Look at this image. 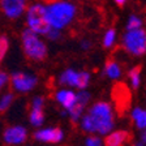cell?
<instances>
[{
	"label": "cell",
	"mask_w": 146,
	"mask_h": 146,
	"mask_svg": "<svg viewBox=\"0 0 146 146\" xmlns=\"http://www.w3.org/2000/svg\"><path fill=\"white\" fill-rule=\"evenodd\" d=\"M56 99L64 108L69 110L73 106V103L76 102V94L70 90H60L56 94Z\"/></svg>",
	"instance_id": "cell-13"
},
{
	"label": "cell",
	"mask_w": 146,
	"mask_h": 146,
	"mask_svg": "<svg viewBox=\"0 0 146 146\" xmlns=\"http://www.w3.org/2000/svg\"><path fill=\"white\" fill-rule=\"evenodd\" d=\"M104 72H106V74L108 77H111V78H119L120 74H121V70H120L119 64L116 63L115 60H112V59H108V60L106 61Z\"/></svg>",
	"instance_id": "cell-16"
},
{
	"label": "cell",
	"mask_w": 146,
	"mask_h": 146,
	"mask_svg": "<svg viewBox=\"0 0 146 146\" xmlns=\"http://www.w3.org/2000/svg\"><path fill=\"white\" fill-rule=\"evenodd\" d=\"M141 27V20L136 16H132L128 21V25H127V29L128 30H134V29H138Z\"/></svg>",
	"instance_id": "cell-23"
},
{
	"label": "cell",
	"mask_w": 146,
	"mask_h": 146,
	"mask_svg": "<svg viewBox=\"0 0 146 146\" xmlns=\"http://www.w3.org/2000/svg\"><path fill=\"white\" fill-rule=\"evenodd\" d=\"M86 146H102V142H100V140L98 137L91 136L86 140Z\"/></svg>",
	"instance_id": "cell-24"
},
{
	"label": "cell",
	"mask_w": 146,
	"mask_h": 146,
	"mask_svg": "<svg viewBox=\"0 0 146 146\" xmlns=\"http://www.w3.org/2000/svg\"><path fill=\"white\" fill-rule=\"evenodd\" d=\"M90 81V74L88 72H78V80H77V86L78 89H85L89 85Z\"/></svg>",
	"instance_id": "cell-20"
},
{
	"label": "cell",
	"mask_w": 146,
	"mask_h": 146,
	"mask_svg": "<svg viewBox=\"0 0 146 146\" xmlns=\"http://www.w3.org/2000/svg\"><path fill=\"white\" fill-rule=\"evenodd\" d=\"M8 47H9V43H8L7 36H4V35L0 36V61L4 59L7 51H8Z\"/></svg>",
	"instance_id": "cell-22"
},
{
	"label": "cell",
	"mask_w": 146,
	"mask_h": 146,
	"mask_svg": "<svg viewBox=\"0 0 146 146\" xmlns=\"http://www.w3.org/2000/svg\"><path fill=\"white\" fill-rule=\"evenodd\" d=\"M131 138V134L127 131H116L110 133L104 140V146H123Z\"/></svg>",
	"instance_id": "cell-12"
},
{
	"label": "cell",
	"mask_w": 146,
	"mask_h": 146,
	"mask_svg": "<svg viewBox=\"0 0 146 146\" xmlns=\"http://www.w3.org/2000/svg\"><path fill=\"white\" fill-rule=\"evenodd\" d=\"M141 69H142V67L138 65V67H134L133 69H131V72H129V78H131V81H132V86H133V89H138V86H140Z\"/></svg>",
	"instance_id": "cell-18"
},
{
	"label": "cell",
	"mask_w": 146,
	"mask_h": 146,
	"mask_svg": "<svg viewBox=\"0 0 146 146\" xmlns=\"http://www.w3.org/2000/svg\"><path fill=\"white\" fill-rule=\"evenodd\" d=\"M27 137V132L24 127H11L4 132V140L9 145L22 143Z\"/></svg>",
	"instance_id": "cell-10"
},
{
	"label": "cell",
	"mask_w": 146,
	"mask_h": 146,
	"mask_svg": "<svg viewBox=\"0 0 146 146\" xmlns=\"http://www.w3.org/2000/svg\"><path fill=\"white\" fill-rule=\"evenodd\" d=\"M123 46L127 52L134 56H142L146 54V30L138 27L134 30H128L124 35Z\"/></svg>",
	"instance_id": "cell-4"
},
{
	"label": "cell",
	"mask_w": 146,
	"mask_h": 146,
	"mask_svg": "<svg viewBox=\"0 0 146 146\" xmlns=\"http://www.w3.org/2000/svg\"><path fill=\"white\" fill-rule=\"evenodd\" d=\"M44 104V99L42 97H35L33 99V108H42Z\"/></svg>",
	"instance_id": "cell-25"
},
{
	"label": "cell",
	"mask_w": 146,
	"mask_h": 146,
	"mask_svg": "<svg viewBox=\"0 0 146 146\" xmlns=\"http://www.w3.org/2000/svg\"><path fill=\"white\" fill-rule=\"evenodd\" d=\"M134 146H146V145H145V143H142V142H140V143H136Z\"/></svg>",
	"instance_id": "cell-31"
},
{
	"label": "cell",
	"mask_w": 146,
	"mask_h": 146,
	"mask_svg": "<svg viewBox=\"0 0 146 146\" xmlns=\"http://www.w3.org/2000/svg\"><path fill=\"white\" fill-rule=\"evenodd\" d=\"M11 82H12L13 88L18 91H29L36 85V78L25 73H15L11 77Z\"/></svg>",
	"instance_id": "cell-8"
},
{
	"label": "cell",
	"mask_w": 146,
	"mask_h": 146,
	"mask_svg": "<svg viewBox=\"0 0 146 146\" xmlns=\"http://www.w3.org/2000/svg\"><path fill=\"white\" fill-rule=\"evenodd\" d=\"M46 35L48 36L50 39L55 40V39H59V36H60V33H59L58 30H55V29H52V27H51V30H50L48 33L46 34Z\"/></svg>",
	"instance_id": "cell-27"
},
{
	"label": "cell",
	"mask_w": 146,
	"mask_h": 146,
	"mask_svg": "<svg viewBox=\"0 0 146 146\" xmlns=\"http://www.w3.org/2000/svg\"><path fill=\"white\" fill-rule=\"evenodd\" d=\"M89 99H90V94L86 91H80L78 94H76V102L73 103V106L68 110V112L70 115L73 123H76L80 119V116L82 115L84 110H85L86 104H88Z\"/></svg>",
	"instance_id": "cell-9"
},
{
	"label": "cell",
	"mask_w": 146,
	"mask_h": 146,
	"mask_svg": "<svg viewBox=\"0 0 146 146\" xmlns=\"http://www.w3.org/2000/svg\"><path fill=\"white\" fill-rule=\"evenodd\" d=\"M112 99L116 104V108L124 111L131 103V90L125 84H116L112 89Z\"/></svg>",
	"instance_id": "cell-6"
},
{
	"label": "cell",
	"mask_w": 146,
	"mask_h": 146,
	"mask_svg": "<svg viewBox=\"0 0 146 146\" xmlns=\"http://www.w3.org/2000/svg\"><path fill=\"white\" fill-rule=\"evenodd\" d=\"M46 9V16L51 27L61 29L67 26L76 15V8L67 1H51Z\"/></svg>",
	"instance_id": "cell-2"
},
{
	"label": "cell",
	"mask_w": 146,
	"mask_h": 146,
	"mask_svg": "<svg viewBox=\"0 0 146 146\" xmlns=\"http://www.w3.org/2000/svg\"><path fill=\"white\" fill-rule=\"evenodd\" d=\"M13 94L12 93H7L5 95H3V98L0 99V113L5 112L9 108V106L12 104L13 102Z\"/></svg>",
	"instance_id": "cell-19"
},
{
	"label": "cell",
	"mask_w": 146,
	"mask_h": 146,
	"mask_svg": "<svg viewBox=\"0 0 146 146\" xmlns=\"http://www.w3.org/2000/svg\"><path fill=\"white\" fill-rule=\"evenodd\" d=\"M22 47L24 52L29 59L35 61H42L47 58V47L38 38L33 30H25L22 33Z\"/></svg>",
	"instance_id": "cell-3"
},
{
	"label": "cell",
	"mask_w": 146,
	"mask_h": 146,
	"mask_svg": "<svg viewBox=\"0 0 146 146\" xmlns=\"http://www.w3.org/2000/svg\"><path fill=\"white\" fill-rule=\"evenodd\" d=\"M63 131L60 128H47V129H42V131L35 132L34 137L36 140L43 141V142H50V143H56L60 142L63 140Z\"/></svg>",
	"instance_id": "cell-11"
},
{
	"label": "cell",
	"mask_w": 146,
	"mask_h": 146,
	"mask_svg": "<svg viewBox=\"0 0 146 146\" xmlns=\"http://www.w3.org/2000/svg\"><path fill=\"white\" fill-rule=\"evenodd\" d=\"M8 82V74L3 70H0V90L3 89V86Z\"/></svg>",
	"instance_id": "cell-26"
},
{
	"label": "cell",
	"mask_w": 146,
	"mask_h": 146,
	"mask_svg": "<svg viewBox=\"0 0 146 146\" xmlns=\"http://www.w3.org/2000/svg\"><path fill=\"white\" fill-rule=\"evenodd\" d=\"M89 117L93 124V133L107 134L113 128V112L107 102H98L90 108Z\"/></svg>",
	"instance_id": "cell-1"
},
{
	"label": "cell",
	"mask_w": 146,
	"mask_h": 146,
	"mask_svg": "<svg viewBox=\"0 0 146 146\" xmlns=\"http://www.w3.org/2000/svg\"><path fill=\"white\" fill-rule=\"evenodd\" d=\"M44 120V115H43L42 108H31L30 112V123L34 127H40Z\"/></svg>",
	"instance_id": "cell-17"
},
{
	"label": "cell",
	"mask_w": 146,
	"mask_h": 146,
	"mask_svg": "<svg viewBox=\"0 0 146 146\" xmlns=\"http://www.w3.org/2000/svg\"><path fill=\"white\" fill-rule=\"evenodd\" d=\"M26 8L25 0H0L1 12L9 18H17Z\"/></svg>",
	"instance_id": "cell-7"
},
{
	"label": "cell",
	"mask_w": 146,
	"mask_h": 146,
	"mask_svg": "<svg viewBox=\"0 0 146 146\" xmlns=\"http://www.w3.org/2000/svg\"><path fill=\"white\" fill-rule=\"evenodd\" d=\"M27 24H29L30 30H33L36 34H47L51 30V25L46 16V9L40 4H35L29 8Z\"/></svg>",
	"instance_id": "cell-5"
},
{
	"label": "cell",
	"mask_w": 146,
	"mask_h": 146,
	"mask_svg": "<svg viewBox=\"0 0 146 146\" xmlns=\"http://www.w3.org/2000/svg\"><path fill=\"white\" fill-rule=\"evenodd\" d=\"M141 142L145 143V145H146V128L143 129L142 133H141Z\"/></svg>",
	"instance_id": "cell-28"
},
{
	"label": "cell",
	"mask_w": 146,
	"mask_h": 146,
	"mask_svg": "<svg viewBox=\"0 0 146 146\" xmlns=\"http://www.w3.org/2000/svg\"><path fill=\"white\" fill-rule=\"evenodd\" d=\"M115 3L117 4L119 7H123L124 5V3H125V0H115Z\"/></svg>",
	"instance_id": "cell-29"
},
{
	"label": "cell",
	"mask_w": 146,
	"mask_h": 146,
	"mask_svg": "<svg viewBox=\"0 0 146 146\" xmlns=\"http://www.w3.org/2000/svg\"><path fill=\"white\" fill-rule=\"evenodd\" d=\"M89 47H90L89 42H84V43H82V48H89Z\"/></svg>",
	"instance_id": "cell-30"
},
{
	"label": "cell",
	"mask_w": 146,
	"mask_h": 146,
	"mask_svg": "<svg viewBox=\"0 0 146 146\" xmlns=\"http://www.w3.org/2000/svg\"><path fill=\"white\" fill-rule=\"evenodd\" d=\"M132 119H133L134 124L138 129H145L146 128V111L142 108H134L132 112Z\"/></svg>",
	"instance_id": "cell-14"
},
{
	"label": "cell",
	"mask_w": 146,
	"mask_h": 146,
	"mask_svg": "<svg viewBox=\"0 0 146 146\" xmlns=\"http://www.w3.org/2000/svg\"><path fill=\"white\" fill-rule=\"evenodd\" d=\"M77 80H78V72L73 69H67L60 76V82L63 85L77 86Z\"/></svg>",
	"instance_id": "cell-15"
},
{
	"label": "cell",
	"mask_w": 146,
	"mask_h": 146,
	"mask_svg": "<svg viewBox=\"0 0 146 146\" xmlns=\"http://www.w3.org/2000/svg\"><path fill=\"white\" fill-rule=\"evenodd\" d=\"M115 42V30L113 29H110L104 35V39H103V46L104 47H111Z\"/></svg>",
	"instance_id": "cell-21"
}]
</instances>
